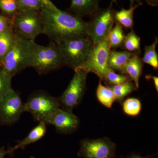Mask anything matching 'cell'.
I'll return each mask as SVG.
<instances>
[{"label":"cell","mask_w":158,"mask_h":158,"mask_svg":"<svg viewBox=\"0 0 158 158\" xmlns=\"http://www.w3.org/2000/svg\"><path fill=\"white\" fill-rule=\"evenodd\" d=\"M158 43V37H156L151 45L145 46L144 55L141 59L143 63L151 65L155 70L158 69V55L156 51Z\"/></svg>","instance_id":"22"},{"label":"cell","mask_w":158,"mask_h":158,"mask_svg":"<svg viewBox=\"0 0 158 158\" xmlns=\"http://www.w3.org/2000/svg\"><path fill=\"white\" fill-rule=\"evenodd\" d=\"M96 96L99 101L108 108L112 107L113 103L116 101L113 90L107 86L102 85V81L100 80L97 88Z\"/></svg>","instance_id":"19"},{"label":"cell","mask_w":158,"mask_h":158,"mask_svg":"<svg viewBox=\"0 0 158 158\" xmlns=\"http://www.w3.org/2000/svg\"><path fill=\"white\" fill-rule=\"evenodd\" d=\"M7 155H9L8 150H6L4 146L0 147V158H4Z\"/></svg>","instance_id":"32"},{"label":"cell","mask_w":158,"mask_h":158,"mask_svg":"<svg viewBox=\"0 0 158 158\" xmlns=\"http://www.w3.org/2000/svg\"><path fill=\"white\" fill-rule=\"evenodd\" d=\"M60 108L59 98L52 96L43 90L32 94L24 103L25 112L31 113L36 121L45 124L51 115Z\"/></svg>","instance_id":"5"},{"label":"cell","mask_w":158,"mask_h":158,"mask_svg":"<svg viewBox=\"0 0 158 158\" xmlns=\"http://www.w3.org/2000/svg\"><path fill=\"white\" fill-rule=\"evenodd\" d=\"M152 156L148 155L146 156H141L139 154L133 152L128 155L126 156L124 158H151Z\"/></svg>","instance_id":"31"},{"label":"cell","mask_w":158,"mask_h":158,"mask_svg":"<svg viewBox=\"0 0 158 158\" xmlns=\"http://www.w3.org/2000/svg\"><path fill=\"white\" fill-rule=\"evenodd\" d=\"M30 158H36L35 157L33 156H31L30 157Z\"/></svg>","instance_id":"35"},{"label":"cell","mask_w":158,"mask_h":158,"mask_svg":"<svg viewBox=\"0 0 158 158\" xmlns=\"http://www.w3.org/2000/svg\"><path fill=\"white\" fill-rule=\"evenodd\" d=\"M15 1H16V0H15Z\"/></svg>","instance_id":"37"},{"label":"cell","mask_w":158,"mask_h":158,"mask_svg":"<svg viewBox=\"0 0 158 158\" xmlns=\"http://www.w3.org/2000/svg\"><path fill=\"white\" fill-rule=\"evenodd\" d=\"M36 10L18 11L11 19V26L15 36L29 40H34L43 32L40 12Z\"/></svg>","instance_id":"6"},{"label":"cell","mask_w":158,"mask_h":158,"mask_svg":"<svg viewBox=\"0 0 158 158\" xmlns=\"http://www.w3.org/2000/svg\"><path fill=\"white\" fill-rule=\"evenodd\" d=\"M106 86L113 90L116 100L119 103H122L125 97L137 89L131 81L119 85Z\"/></svg>","instance_id":"20"},{"label":"cell","mask_w":158,"mask_h":158,"mask_svg":"<svg viewBox=\"0 0 158 158\" xmlns=\"http://www.w3.org/2000/svg\"><path fill=\"white\" fill-rule=\"evenodd\" d=\"M46 124L53 126L60 134H68L77 129L80 120L73 111L60 108L51 115Z\"/></svg>","instance_id":"12"},{"label":"cell","mask_w":158,"mask_h":158,"mask_svg":"<svg viewBox=\"0 0 158 158\" xmlns=\"http://www.w3.org/2000/svg\"><path fill=\"white\" fill-rule=\"evenodd\" d=\"M15 36L14 45L5 57L1 69L11 78L29 67L31 46L34 41Z\"/></svg>","instance_id":"4"},{"label":"cell","mask_w":158,"mask_h":158,"mask_svg":"<svg viewBox=\"0 0 158 158\" xmlns=\"http://www.w3.org/2000/svg\"><path fill=\"white\" fill-rule=\"evenodd\" d=\"M11 79L0 69V99L13 89L11 87Z\"/></svg>","instance_id":"27"},{"label":"cell","mask_w":158,"mask_h":158,"mask_svg":"<svg viewBox=\"0 0 158 158\" xmlns=\"http://www.w3.org/2000/svg\"><path fill=\"white\" fill-rule=\"evenodd\" d=\"M110 52L111 48L105 39L94 46L88 59L81 66L76 69H82L88 73H92L102 81L110 68L108 61Z\"/></svg>","instance_id":"8"},{"label":"cell","mask_w":158,"mask_h":158,"mask_svg":"<svg viewBox=\"0 0 158 158\" xmlns=\"http://www.w3.org/2000/svg\"><path fill=\"white\" fill-rule=\"evenodd\" d=\"M75 73L67 88L59 98L61 107L73 111L80 103L86 90L88 73L82 69L74 70Z\"/></svg>","instance_id":"9"},{"label":"cell","mask_w":158,"mask_h":158,"mask_svg":"<svg viewBox=\"0 0 158 158\" xmlns=\"http://www.w3.org/2000/svg\"><path fill=\"white\" fill-rule=\"evenodd\" d=\"M143 63L138 53H136L127 62L123 70V74L126 75L131 81L134 82L136 88H139V81L143 71Z\"/></svg>","instance_id":"15"},{"label":"cell","mask_w":158,"mask_h":158,"mask_svg":"<svg viewBox=\"0 0 158 158\" xmlns=\"http://www.w3.org/2000/svg\"><path fill=\"white\" fill-rule=\"evenodd\" d=\"M100 0H71L70 9L79 17H91L100 9Z\"/></svg>","instance_id":"14"},{"label":"cell","mask_w":158,"mask_h":158,"mask_svg":"<svg viewBox=\"0 0 158 158\" xmlns=\"http://www.w3.org/2000/svg\"><path fill=\"white\" fill-rule=\"evenodd\" d=\"M0 9L11 20L19 11L18 6L15 0H0Z\"/></svg>","instance_id":"26"},{"label":"cell","mask_w":158,"mask_h":158,"mask_svg":"<svg viewBox=\"0 0 158 158\" xmlns=\"http://www.w3.org/2000/svg\"><path fill=\"white\" fill-rule=\"evenodd\" d=\"M115 11L111 7L100 9L87 22V34L94 45L106 39L115 23Z\"/></svg>","instance_id":"7"},{"label":"cell","mask_w":158,"mask_h":158,"mask_svg":"<svg viewBox=\"0 0 158 158\" xmlns=\"http://www.w3.org/2000/svg\"><path fill=\"white\" fill-rule=\"evenodd\" d=\"M64 65L76 70L88 59L94 44L88 36L74 37L57 44Z\"/></svg>","instance_id":"3"},{"label":"cell","mask_w":158,"mask_h":158,"mask_svg":"<svg viewBox=\"0 0 158 158\" xmlns=\"http://www.w3.org/2000/svg\"><path fill=\"white\" fill-rule=\"evenodd\" d=\"M1 69V65H0V69Z\"/></svg>","instance_id":"36"},{"label":"cell","mask_w":158,"mask_h":158,"mask_svg":"<svg viewBox=\"0 0 158 158\" xmlns=\"http://www.w3.org/2000/svg\"><path fill=\"white\" fill-rule=\"evenodd\" d=\"M24 112V103L13 89L0 99V124L12 125L18 121Z\"/></svg>","instance_id":"11"},{"label":"cell","mask_w":158,"mask_h":158,"mask_svg":"<svg viewBox=\"0 0 158 158\" xmlns=\"http://www.w3.org/2000/svg\"><path fill=\"white\" fill-rule=\"evenodd\" d=\"M130 7L134 6V4L135 2H137V3H141V2L140 0H130ZM114 2H116V0H112V2L110 3V7H111V6L113 5V3Z\"/></svg>","instance_id":"34"},{"label":"cell","mask_w":158,"mask_h":158,"mask_svg":"<svg viewBox=\"0 0 158 158\" xmlns=\"http://www.w3.org/2000/svg\"><path fill=\"white\" fill-rule=\"evenodd\" d=\"M145 78L148 80H152L153 81L156 90L157 92L158 91V78L157 77L151 75H148L145 76Z\"/></svg>","instance_id":"30"},{"label":"cell","mask_w":158,"mask_h":158,"mask_svg":"<svg viewBox=\"0 0 158 158\" xmlns=\"http://www.w3.org/2000/svg\"><path fill=\"white\" fill-rule=\"evenodd\" d=\"M102 81L106 83L107 86L119 85L131 81L127 76L123 74H118L110 68L105 74Z\"/></svg>","instance_id":"25"},{"label":"cell","mask_w":158,"mask_h":158,"mask_svg":"<svg viewBox=\"0 0 158 158\" xmlns=\"http://www.w3.org/2000/svg\"><path fill=\"white\" fill-rule=\"evenodd\" d=\"M11 26V20L0 15V34Z\"/></svg>","instance_id":"29"},{"label":"cell","mask_w":158,"mask_h":158,"mask_svg":"<svg viewBox=\"0 0 158 158\" xmlns=\"http://www.w3.org/2000/svg\"><path fill=\"white\" fill-rule=\"evenodd\" d=\"M136 53L127 51H111L108 59V66L113 70L122 74L124 65Z\"/></svg>","instance_id":"16"},{"label":"cell","mask_w":158,"mask_h":158,"mask_svg":"<svg viewBox=\"0 0 158 158\" xmlns=\"http://www.w3.org/2000/svg\"><path fill=\"white\" fill-rule=\"evenodd\" d=\"M116 149V144L106 137L86 138L80 141L77 156L83 158H115Z\"/></svg>","instance_id":"10"},{"label":"cell","mask_w":158,"mask_h":158,"mask_svg":"<svg viewBox=\"0 0 158 158\" xmlns=\"http://www.w3.org/2000/svg\"><path fill=\"white\" fill-rule=\"evenodd\" d=\"M142 3H137L135 6H131L129 9L122 8L119 11H115L114 19L115 22L118 23L125 28L132 29L134 26V14L135 10Z\"/></svg>","instance_id":"17"},{"label":"cell","mask_w":158,"mask_h":158,"mask_svg":"<svg viewBox=\"0 0 158 158\" xmlns=\"http://www.w3.org/2000/svg\"><path fill=\"white\" fill-rule=\"evenodd\" d=\"M59 47L51 42L48 46L37 44L35 41L31 46L29 67L34 68L39 74H44L64 66Z\"/></svg>","instance_id":"2"},{"label":"cell","mask_w":158,"mask_h":158,"mask_svg":"<svg viewBox=\"0 0 158 158\" xmlns=\"http://www.w3.org/2000/svg\"></svg>","instance_id":"38"},{"label":"cell","mask_w":158,"mask_h":158,"mask_svg":"<svg viewBox=\"0 0 158 158\" xmlns=\"http://www.w3.org/2000/svg\"><path fill=\"white\" fill-rule=\"evenodd\" d=\"M145 2L150 6L156 7L158 5V0H145Z\"/></svg>","instance_id":"33"},{"label":"cell","mask_w":158,"mask_h":158,"mask_svg":"<svg viewBox=\"0 0 158 158\" xmlns=\"http://www.w3.org/2000/svg\"><path fill=\"white\" fill-rule=\"evenodd\" d=\"M16 36L13 32L12 26L9 27L0 34V65L5 57L14 45Z\"/></svg>","instance_id":"18"},{"label":"cell","mask_w":158,"mask_h":158,"mask_svg":"<svg viewBox=\"0 0 158 158\" xmlns=\"http://www.w3.org/2000/svg\"><path fill=\"white\" fill-rule=\"evenodd\" d=\"M123 108L126 114L130 116H138L141 112L142 105L138 98H129L123 102Z\"/></svg>","instance_id":"24"},{"label":"cell","mask_w":158,"mask_h":158,"mask_svg":"<svg viewBox=\"0 0 158 158\" xmlns=\"http://www.w3.org/2000/svg\"><path fill=\"white\" fill-rule=\"evenodd\" d=\"M19 11L23 10H40L42 6V0H16Z\"/></svg>","instance_id":"28"},{"label":"cell","mask_w":158,"mask_h":158,"mask_svg":"<svg viewBox=\"0 0 158 158\" xmlns=\"http://www.w3.org/2000/svg\"><path fill=\"white\" fill-rule=\"evenodd\" d=\"M115 23V25L113 27L106 38L111 48L120 47L125 37L123 27L118 23Z\"/></svg>","instance_id":"21"},{"label":"cell","mask_w":158,"mask_h":158,"mask_svg":"<svg viewBox=\"0 0 158 158\" xmlns=\"http://www.w3.org/2000/svg\"><path fill=\"white\" fill-rule=\"evenodd\" d=\"M140 47L141 39L132 30L127 35H125L120 47L131 52L138 53L140 52Z\"/></svg>","instance_id":"23"},{"label":"cell","mask_w":158,"mask_h":158,"mask_svg":"<svg viewBox=\"0 0 158 158\" xmlns=\"http://www.w3.org/2000/svg\"><path fill=\"white\" fill-rule=\"evenodd\" d=\"M43 23L42 34L58 44L67 40L88 36L87 22L81 18L62 11L50 0H42L40 11Z\"/></svg>","instance_id":"1"},{"label":"cell","mask_w":158,"mask_h":158,"mask_svg":"<svg viewBox=\"0 0 158 158\" xmlns=\"http://www.w3.org/2000/svg\"><path fill=\"white\" fill-rule=\"evenodd\" d=\"M46 125L44 123L39 122V124L31 130L26 138L18 141L17 144L13 147L9 148L8 149V155L11 156L16 150L24 149L26 146L35 143L43 138L46 133Z\"/></svg>","instance_id":"13"}]
</instances>
